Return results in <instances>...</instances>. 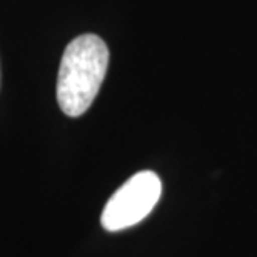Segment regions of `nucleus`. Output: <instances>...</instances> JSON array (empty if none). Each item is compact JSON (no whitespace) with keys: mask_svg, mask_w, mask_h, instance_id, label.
Wrapping results in <instances>:
<instances>
[{"mask_svg":"<svg viewBox=\"0 0 257 257\" xmlns=\"http://www.w3.org/2000/svg\"><path fill=\"white\" fill-rule=\"evenodd\" d=\"M109 67V49L99 35L84 34L67 45L57 77V102L65 115L85 114Z\"/></svg>","mask_w":257,"mask_h":257,"instance_id":"1","label":"nucleus"},{"mask_svg":"<svg viewBox=\"0 0 257 257\" xmlns=\"http://www.w3.org/2000/svg\"><path fill=\"white\" fill-rule=\"evenodd\" d=\"M162 194V182L156 172H137L115 191L102 210L100 224L109 232L132 227L156 207Z\"/></svg>","mask_w":257,"mask_h":257,"instance_id":"2","label":"nucleus"}]
</instances>
